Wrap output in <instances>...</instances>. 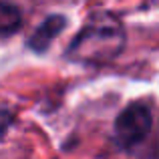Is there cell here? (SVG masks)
Listing matches in <instances>:
<instances>
[{"label": "cell", "instance_id": "obj_1", "mask_svg": "<svg viewBox=\"0 0 159 159\" xmlns=\"http://www.w3.org/2000/svg\"><path fill=\"white\" fill-rule=\"evenodd\" d=\"M125 40V28L117 16L95 12L69 44L66 57L81 65H107L121 54Z\"/></svg>", "mask_w": 159, "mask_h": 159}, {"label": "cell", "instance_id": "obj_2", "mask_svg": "<svg viewBox=\"0 0 159 159\" xmlns=\"http://www.w3.org/2000/svg\"><path fill=\"white\" fill-rule=\"evenodd\" d=\"M153 125V117L147 105L143 103H131L121 111L115 121V143L121 149H133L135 145L143 143L149 135Z\"/></svg>", "mask_w": 159, "mask_h": 159}, {"label": "cell", "instance_id": "obj_3", "mask_svg": "<svg viewBox=\"0 0 159 159\" xmlns=\"http://www.w3.org/2000/svg\"><path fill=\"white\" fill-rule=\"evenodd\" d=\"M66 26V18L62 14H51L28 39V48H32L34 52H44L51 43L61 34V30Z\"/></svg>", "mask_w": 159, "mask_h": 159}, {"label": "cell", "instance_id": "obj_4", "mask_svg": "<svg viewBox=\"0 0 159 159\" xmlns=\"http://www.w3.org/2000/svg\"><path fill=\"white\" fill-rule=\"evenodd\" d=\"M22 26V14L14 4L0 2V36H10Z\"/></svg>", "mask_w": 159, "mask_h": 159}]
</instances>
